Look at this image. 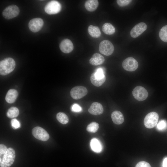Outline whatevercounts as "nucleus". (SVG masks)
I'll list each match as a JSON object with an SVG mask.
<instances>
[{"instance_id":"6e6552de","label":"nucleus","mask_w":167,"mask_h":167,"mask_svg":"<svg viewBox=\"0 0 167 167\" xmlns=\"http://www.w3.org/2000/svg\"><path fill=\"white\" fill-rule=\"evenodd\" d=\"M33 135L36 139L42 141H46L49 137L48 133L43 128L39 126L34 128L32 131Z\"/></svg>"},{"instance_id":"7ed1b4c3","label":"nucleus","mask_w":167,"mask_h":167,"mask_svg":"<svg viewBox=\"0 0 167 167\" xmlns=\"http://www.w3.org/2000/svg\"><path fill=\"white\" fill-rule=\"evenodd\" d=\"M159 119L158 114L154 112L148 113L144 119L145 126L148 128H152L157 124Z\"/></svg>"},{"instance_id":"f3484780","label":"nucleus","mask_w":167,"mask_h":167,"mask_svg":"<svg viewBox=\"0 0 167 167\" xmlns=\"http://www.w3.org/2000/svg\"><path fill=\"white\" fill-rule=\"evenodd\" d=\"M112 120L115 124L119 125L124 121V118L122 113L118 111H115L111 114Z\"/></svg>"},{"instance_id":"6ab92c4d","label":"nucleus","mask_w":167,"mask_h":167,"mask_svg":"<svg viewBox=\"0 0 167 167\" xmlns=\"http://www.w3.org/2000/svg\"><path fill=\"white\" fill-rule=\"evenodd\" d=\"M90 147L92 150L96 153L101 152L102 149V145L100 141L96 138L92 139L91 140Z\"/></svg>"},{"instance_id":"473e14b6","label":"nucleus","mask_w":167,"mask_h":167,"mask_svg":"<svg viewBox=\"0 0 167 167\" xmlns=\"http://www.w3.org/2000/svg\"><path fill=\"white\" fill-rule=\"evenodd\" d=\"M163 167H167V157L163 159L162 164Z\"/></svg>"},{"instance_id":"c85d7f7f","label":"nucleus","mask_w":167,"mask_h":167,"mask_svg":"<svg viewBox=\"0 0 167 167\" xmlns=\"http://www.w3.org/2000/svg\"><path fill=\"white\" fill-rule=\"evenodd\" d=\"M132 1L131 0H117V2L119 6H124L128 5Z\"/></svg>"},{"instance_id":"dca6fc26","label":"nucleus","mask_w":167,"mask_h":167,"mask_svg":"<svg viewBox=\"0 0 167 167\" xmlns=\"http://www.w3.org/2000/svg\"><path fill=\"white\" fill-rule=\"evenodd\" d=\"M105 58L101 55L98 53H95L90 59V63L93 66H97L103 63L105 61Z\"/></svg>"},{"instance_id":"bb28decb","label":"nucleus","mask_w":167,"mask_h":167,"mask_svg":"<svg viewBox=\"0 0 167 167\" xmlns=\"http://www.w3.org/2000/svg\"><path fill=\"white\" fill-rule=\"evenodd\" d=\"M167 127V123L166 121L162 120L160 121L157 125L158 130L160 131L164 130Z\"/></svg>"},{"instance_id":"a878e982","label":"nucleus","mask_w":167,"mask_h":167,"mask_svg":"<svg viewBox=\"0 0 167 167\" xmlns=\"http://www.w3.org/2000/svg\"><path fill=\"white\" fill-rule=\"evenodd\" d=\"M99 127V124L97 122H93L88 125L86 130L89 132L95 133L98 131Z\"/></svg>"},{"instance_id":"412c9836","label":"nucleus","mask_w":167,"mask_h":167,"mask_svg":"<svg viewBox=\"0 0 167 167\" xmlns=\"http://www.w3.org/2000/svg\"><path fill=\"white\" fill-rule=\"evenodd\" d=\"M88 31L89 35L94 38H98L101 34L99 28L96 26L89 25L88 28Z\"/></svg>"},{"instance_id":"9b49d317","label":"nucleus","mask_w":167,"mask_h":167,"mask_svg":"<svg viewBox=\"0 0 167 167\" xmlns=\"http://www.w3.org/2000/svg\"><path fill=\"white\" fill-rule=\"evenodd\" d=\"M44 24V21L41 18H35L31 19L28 23L30 30L34 32L40 31Z\"/></svg>"},{"instance_id":"393cba45","label":"nucleus","mask_w":167,"mask_h":167,"mask_svg":"<svg viewBox=\"0 0 167 167\" xmlns=\"http://www.w3.org/2000/svg\"><path fill=\"white\" fill-rule=\"evenodd\" d=\"M159 36L162 41L167 42V25L163 26L161 29Z\"/></svg>"},{"instance_id":"f8f14e48","label":"nucleus","mask_w":167,"mask_h":167,"mask_svg":"<svg viewBox=\"0 0 167 167\" xmlns=\"http://www.w3.org/2000/svg\"><path fill=\"white\" fill-rule=\"evenodd\" d=\"M147 28V26L145 23L143 22L139 23L131 30L130 35L133 38H136L145 31Z\"/></svg>"},{"instance_id":"0eeeda50","label":"nucleus","mask_w":167,"mask_h":167,"mask_svg":"<svg viewBox=\"0 0 167 167\" xmlns=\"http://www.w3.org/2000/svg\"><path fill=\"white\" fill-rule=\"evenodd\" d=\"M88 92L86 88L79 86L73 88L70 91L71 97L74 99L78 100L85 96Z\"/></svg>"},{"instance_id":"c756f323","label":"nucleus","mask_w":167,"mask_h":167,"mask_svg":"<svg viewBox=\"0 0 167 167\" xmlns=\"http://www.w3.org/2000/svg\"><path fill=\"white\" fill-rule=\"evenodd\" d=\"M71 110L72 111L79 112L82 110V108L79 104L75 103L71 107Z\"/></svg>"},{"instance_id":"aec40b11","label":"nucleus","mask_w":167,"mask_h":167,"mask_svg":"<svg viewBox=\"0 0 167 167\" xmlns=\"http://www.w3.org/2000/svg\"><path fill=\"white\" fill-rule=\"evenodd\" d=\"M99 5L98 1L97 0H88L85 3V7L89 11H93L96 10Z\"/></svg>"},{"instance_id":"f257e3e1","label":"nucleus","mask_w":167,"mask_h":167,"mask_svg":"<svg viewBox=\"0 0 167 167\" xmlns=\"http://www.w3.org/2000/svg\"><path fill=\"white\" fill-rule=\"evenodd\" d=\"M15 157V152L12 148H7L3 154L0 155L1 167H10L14 162Z\"/></svg>"},{"instance_id":"f03ea898","label":"nucleus","mask_w":167,"mask_h":167,"mask_svg":"<svg viewBox=\"0 0 167 167\" xmlns=\"http://www.w3.org/2000/svg\"><path fill=\"white\" fill-rule=\"evenodd\" d=\"M15 66V62L12 58H5L0 62V75H5L9 74L14 70Z\"/></svg>"},{"instance_id":"b1692460","label":"nucleus","mask_w":167,"mask_h":167,"mask_svg":"<svg viewBox=\"0 0 167 167\" xmlns=\"http://www.w3.org/2000/svg\"><path fill=\"white\" fill-rule=\"evenodd\" d=\"M56 118L59 122L63 124H66L69 122L68 116L62 112L58 113L56 115Z\"/></svg>"},{"instance_id":"9d476101","label":"nucleus","mask_w":167,"mask_h":167,"mask_svg":"<svg viewBox=\"0 0 167 167\" xmlns=\"http://www.w3.org/2000/svg\"><path fill=\"white\" fill-rule=\"evenodd\" d=\"M122 66L125 70L133 71L137 69L138 67V63L134 58L132 57H129L123 61Z\"/></svg>"},{"instance_id":"a211bd4d","label":"nucleus","mask_w":167,"mask_h":167,"mask_svg":"<svg viewBox=\"0 0 167 167\" xmlns=\"http://www.w3.org/2000/svg\"><path fill=\"white\" fill-rule=\"evenodd\" d=\"M18 96L17 91L15 89H11L8 91L5 100L9 103H14L16 100Z\"/></svg>"},{"instance_id":"423d86ee","label":"nucleus","mask_w":167,"mask_h":167,"mask_svg":"<svg viewBox=\"0 0 167 167\" xmlns=\"http://www.w3.org/2000/svg\"><path fill=\"white\" fill-rule=\"evenodd\" d=\"M114 47L113 44L109 41L105 40L100 44L99 50L100 52L106 56H109L113 52Z\"/></svg>"},{"instance_id":"2f4dec72","label":"nucleus","mask_w":167,"mask_h":167,"mask_svg":"<svg viewBox=\"0 0 167 167\" xmlns=\"http://www.w3.org/2000/svg\"><path fill=\"white\" fill-rule=\"evenodd\" d=\"M7 148L6 146L4 144L0 145V155L4 153L7 150Z\"/></svg>"},{"instance_id":"ddd939ff","label":"nucleus","mask_w":167,"mask_h":167,"mask_svg":"<svg viewBox=\"0 0 167 167\" xmlns=\"http://www.w3.org/2000/svg\"><path fill=\"white\" fill-rule=\"evenodd\" d=\"M59 47L63 52L69 53L73 50L74 46L72 42L70 40L66 39L61 42L59 45Z\"/></svg>"},{"instance_id":"1a4fd4ad","label":"nucleus","mask_w":167,"mask_h":167,"mask_svg":"<svg viewBox=\"0 0 167 167\" xmlns=\"http://www.w3.org/2000/svg\"><path fill=\"white\" fill-rule=\"evenodd\" d=\"M132 94L136 99L139 101L145 100L148 96L147 90L141 86L135 87L132 91Z\"/></svg>"},{"instance_id":"39448f33","label":"nucleus","mask_w":167,"mask_h":167,"mask_svg":"<svg viewBox=\"0 0 167 167\" xmlns=\"http://www.w3.org/2000/svg\"><path fill=\"white\" fill-rule=\"evenodd\" d=\"M19 13V7L14 5L9 6L5 8L2 12L3 17L6 19H12L17 16Z\"/></svg>"},{"instance_id":"7c9ffc66","label":"nucleus","mask_w":167,"mask_h":167,"mask_svg":"<svg viewBox=\"0 0 167 167\" xmlns=\"http://www.w3.org/2000/svg\"><path fill=\"white\" fill-rule=\"evenodd\" d=\"M135 167H151L150 164L145 161H141L139 162Z\"/></svg>"},{"instance_id":"4be33fe9","label":"nucleus","mask_w":167,"mask_h":167,"mask_svg":"<svg viewBox=\"0 0 167 167\" xmlns=\"http://www.w3.org/2000/svg\"><path fill=\"white\" fill-rule=\"evenodd\" d=\"M103 32L108 35H112L115 31V29L114 26L110 23H105L104 24L102 27Z\"/></svg>"},{"instance_id":"5701e85b","label":"nucleus","mask_w":167,"mask_h":167,"mask_svg":"<svg viewBox=\"0 0 167 167\" xmlns=\"http://www.w3.org/2000/svg\"><path fill=\"white\" fill-rule=\"evenodd\" d=\"M19 114L18 109L16 107H13L9 109L7 112V116L10 118H15Z\"/></svg>"},{"instance_id":"2eb2a0df","label":"nucleus","mask_w":167,"mask_h":167,"mask_svg":"<svg viewBox=\"0 0 167 167\" xmlns=\"http://www.w3.org/2000/svg\"><path fill=\"white\" fill-rule=\"evenodd\" d=\"M105 80L106 77L105 75H99L96 74L95 72L92 73L90 77L91 83L96 87H99L102 85L105 82Z\"/></svg>"},{"instance_id":"4468645a","label":"nucleus","mask_w":167,"mask_h":167,"mask_svg":"<svg viewBox=\"0 0 167 167\" xmlns=\"http://www.w3.org/2000/svg\"><path fill=\"white\" fill-rule=\"evenodd\" d=\"M103 110L102 105L97 102L92 103L88 109V111L90 114L95 115L102 114Z\"/></svg>"},{"instance_id":"cd10ccee","label":"nucleus","mask_w":167,"mask_h":167,"mask_svg":"<svg viewBox=\"0 0 167 167\" xmlns=\"http://www.w3.org/2000/svg\"><path fill=\"white\" fill-rule=\"evenodd\" d=\"M11 125L12 128L14 129L19 128L20 126L19 122L15 118L12 119L11 120Z\"/></svg>"},{"instance_id":"20e7f679","label":"nucleus","mask_w":167,"mask_h":167,"mask_svg":"<svg viewBox=\"0 0 167 167\" xmlns=\"http://www.w3.org/2000/svg\"><path fill=\"white\" fill-rule=\"evenodd\" d=\"M61 9L60 3L55 0H52L49 2L45 7V12L49 15H54L59 13Z\"/></svg>"}]
</instances>
